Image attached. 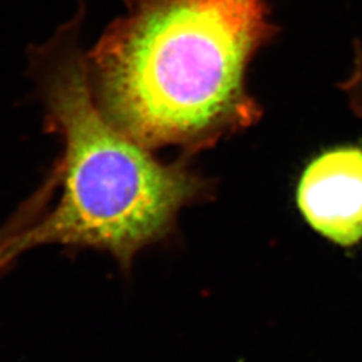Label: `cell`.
Masks as SVG:
<instances>
[{
	"label": "cell",
	"instance_id": "5",
	"mask_svg": "<svg viewBox=\"0 0 362 362\" xmlns=\"http://www.w3.org/2000/svg\"><path fill=\"white\" fill-rule=\"evenodd\" d=\"M344 94L351 112L362 119V67H360L344 86Z\"/></svg>",
	"mask_w": 362,
	"mask_h": 362
},
{
	"label": "cell",
	"instance_id": "4",
	"mask_svg": "<svg viewBox=\"0 0 362 362\" xmlns=\"http://www.w3.org/2000/svg\"><path fill=\"white\" fill-rule=\"evenodd\" d=\"M31 214L21 207L0 227V275L8 269L16 257L13 255V242L31 223Z\"/></svg>",
	"mask_w": 362,
	"mask_h": 362
},
{
	"label": "cell",
	"instance_id": "2",
	"mask_svg": "<svg viewBox=\"0 0 362 362\" xmlns=\"http://www.w3.org/2000/svg\"><path fill=\"white\" fill-rule=\"evenodd\" d=\"M78 25L65 26L33 57L46 125L64 149L52 170L61 194L13 243L90 248L128 272L140 252L176 233L182 209L212 196V180L179 158L163 163L112 124L91 93Z\"/></svg>",
	"mask_w": 362,
	"mask_h": 362
},
{
	"label": "cell",
	"instance_id": "1",
	"mask_svg": "<svg viewBox=\"0 0 362 362\" xmlns=\"http://www.w3.org/2000/svg\"><path fill=\"white\" fill-rule=\"evenodd\" d=\"M86 58L94 100L155 151H200L254 127L263 110L248 67L279 27L269 0H125Z\"/></svg>",
	"mask_w": 362,
	"mask_h": 362
},
{
	"label": "cell",
	"instance_id": "3",
	"mask_svg": "<svg viewBox=\"0 0 362 362\" xmlns=\"http://www.w3.org/2000/svg\"><path fill=\"white\" fill-rule=\"evenodd\" d=\"M303 219L325 239L342 247L362 240V148L344 145L315 156L297 185Z\"/></svg>",
	"mask_w": 362,
	"mask_h": 362
}]
</instances>
